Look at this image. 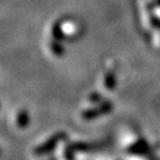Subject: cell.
<instances>
[{"mask_svg": "<svg viewBox=\"0 0 160 160\" xmlns=\"http://www.w3.org/2000/svg\"><path fill=\"white\" fill-rule=\"evenodd\" d=\"M28 123H29V116H28V112L25 111V110L20 111L17 117V125L19 126L20 128H25L28 126Z\"/></svg>", "mask_w": 160, "mask_h": 160, "instance_id": "obj_1", "label": "cell"}, {"mask_svg": "<svg viewBox=\"0 0 160 160\" xmlns=\"http://www.w3.org/2000/svg\"><path fill=\"white\" fill-rule=\"evenodd\" d=\"M0 155H1V149H0Z\"/></svg>", "mask_w": 160, "mask_h": 160, "instance_id": "obj_2", "label": "cell"}]
</instances>
